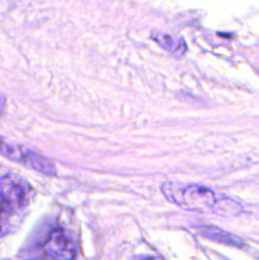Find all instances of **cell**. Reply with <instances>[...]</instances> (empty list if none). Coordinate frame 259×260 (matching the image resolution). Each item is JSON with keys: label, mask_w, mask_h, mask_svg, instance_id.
Here are the masks:
<instances>
[{"label": "cell", "mask_w": 259, "mask_h": 260, "mask_svg": "<svg viewBox=\"0 0 259 260\" xmlns=\"http://www.w3.org/2000/svg\"><path fill=\"white\" fill-rule=\"evenodd\" d=\"M28 188L20 178L0 174V235L12 229L28 205Z\"/></svg>", "instance_id": "obj_2"}, {"label": "cell", "mask_w": 259, "mask_h": 260, "mask_svg": "<svg viewBox=\"0 0 259 260\" xmlns=\"http://www.w3.org/2000/svg\"><path fill=\"white\" fill-rule=\"evenodd\" d=\"M154 38L163 48H165V50H168L172 53L182 55V53H184L185 50H187V46H185L184 41L173 37V36L161 35V33H160V35L154 36Z\"/></svg>", "instance_id": "obj_6"}, {"label": "cell", "mask_w": 259, "mask_h": 260, "mask_svg": "<svg viewBox=\"0 0 259 260\" xmlns=\"http://www.w3.org/2000/svg\"><path fill=\"white\" fill-rule=\"evenodd\" d=\"M4 108H5V99L4 96L0 95V116H2L3 112H4Z\"/></svg>", "instance_id": "obj_7"}, {"label": "cell", "mask_w": 259, "mask_h": 260, "mask_svg": "<svg viewBox=\"0 0 259 260\" xmlns=\"http://www.w3.org/2000/svg\"><path fill=\"white\" fill-rule=\"evenodd\" d=\"M161 192L170 202L187 210L213 215L233 212V201L202 185L167 182L161 185Z\"/></svg>", "instance_id": "obj_1"}, {"label": "cell", "mask_w": 259, "mask_h": 260, "mask_svg": "<svg viewBox=\"0 0 259 260\" xmlns=\"http://www.w3.org/2000/svg\"><path fill=\"white\" fill-rule=\"evenodd\" d=\"M197 230L201 236L208 239V240L217 241V243L228 244V245H233V246L243 245V241H240L238 238L233 236L231 234L226 233V231L220 230V229L212 228V226H200Z\"/></svg>", "instance_id": "obj_5"}, {"label": "cell", "mask_w": 259, "mask_h": 260, "mask_svg": "<svg viewBox=\"0 0 259 260\" xmlns=\"http://www.w3.org/2000/svg\"><path fill=\"white\" fill-rule=\"evenodd\" d=\"M0 154L7 156L8 159L20 162V164L25 165V167L30 168L36 172L42 173V174L55 175L56 173L55 165L52 164L51 160L46 159L38 152L32 151L24 146L9 144L2 137H0Z\"/></svg>", "instance_id": "obj_3"}, {"label": "cell", "mask_w": 259, "mask_h": 260, "mask_svg": "<svg viewBox=\"0 0 259 260\" xmlns=\"http://www.w3.org/2000/svg\"><path fill=\"white\" fill-rule=\"evenodd\" d=\"M43 253L51 260H74L75 246L61 228H55L47 234L41 243Z\"/></svg>", "instance_id": "obj_4"}, {"label": "cell", "mask_w": 259, "mask_h": 260, "mask_svg": "<svg viewBox=\"0 0 259 260\" xmlns=\"http://www.w3.org/2000/svg\"><path fill=\"white\" fill-rule=\"evenodd\" d=\"M142 260H160V259H157V258H146V259H142Z\"/></svg>", "instance_id": "obj_8"}]
</instances>
